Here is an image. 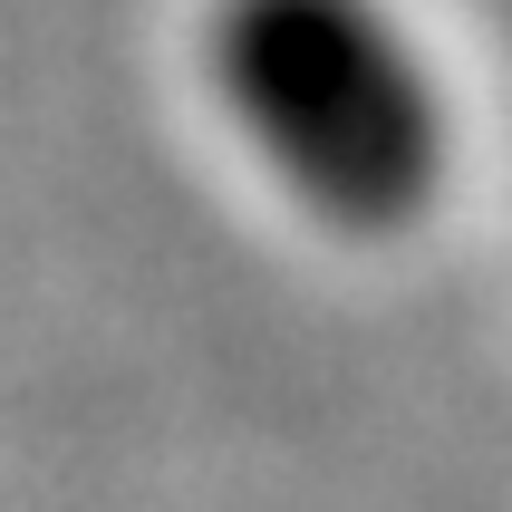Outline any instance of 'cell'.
<instances>
[{"mask_svg": "<svg viewBox=\"0 0 512 512\" xmlns=\"http://www.w3.org/2000/svg\"><path fill=\"white\" fill-rule=\"evenodd\" d=\"M213 97L271 184L339 232H397L445 184V97L387 0H213Z\"/></svg>", "mask_w": 512, "mask_h": 512, "instance_id": "1", "label": "cell"}]
</instances>
